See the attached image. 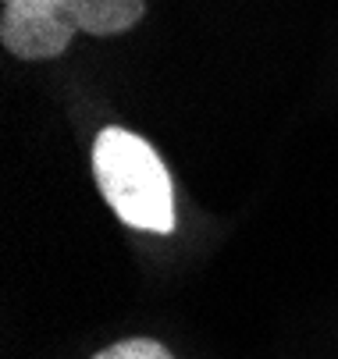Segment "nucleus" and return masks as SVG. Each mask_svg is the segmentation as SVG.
I'll use <instances>...</instances> for the list:
<instances>
[{
	"label": "nucleus",
	"mask_w": 338,
	"mask_h": 359,
	"mask_svg": "<svg viewBox=\"0 0 338 359\" xmlns=\"http://www.w3.org/2000/svg\"><path fill=\"white\" fill-rule=\"evenodd\" d=\"M93 175L111 210L128 228L157 235L175 231L171 178L142 135L128 128H104L93 146Z\"/></svg>",
	"instance_id": "obj_1"
},
{
	"label": "nucleus",
	"mask_w": 338,
	"mask_h": 359,
	"mask_svg": "<svg viewBox=\"0 0 338 359\" xmlns=\"http://www.w3.org/2000/svg\"><path fill=\"white\" fill-rule=\"evenodd\" d=\"M75 29L58 15H36V11H11L0 15V39L22 61H46L68 50Z\"/></svg>",
	"instance_id": "obj_2"
},
{
	"label": "nucleus",
	"mask_w": 338,
	"mask_h": 359,
	"mask_svg": "<svg viewBox=\"0 0 338 359\" xmlns=\"http://www.w3.org/2000/svg\"><path fill=\"white\" fill-rule=\"evenodd\" d=\"M142 11H147V0H65L61 8L68 25L89 36H118L132 29Z\"/></svg>",
	"instance_id": "obj_3"
},
{
	"label": "nucleus",
	"mask_w": 338,
	"mask_h": 359,
	"mask_svg": "<svg viewBox=\"0 0 338 359\" xmlns=\"http://www.w3.org/2000/svg\"><path fill=\"white\" fill-rule=\"evenodd\" d=\"M93 359H175L161 341L154 338H128L118 345H107L104 352H96Z\"/></svg>",
	"instance_id": "obj_4"
},
{
	"label": "nucleus",
	"mask_w": 338,
	"mask_h": 359,
	"mask_svg": "<svg viewBox=\"0 0 338 359\" xmlns=\"http://www.w3.org/2000/svg\"><path fill=\"white\" fill-rule=\"evenodd\" d=\"M4 8H11V11H36V15H58V18H65V15H61L65 0H4ZM65 22H68V18H65Z\"/></svg>",
	"instance_id": "obj_5"
}]
</instances>
